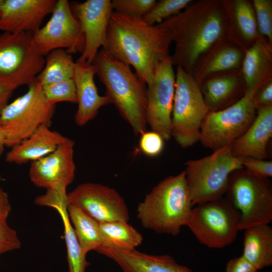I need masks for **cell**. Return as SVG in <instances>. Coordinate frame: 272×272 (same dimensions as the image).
<instances>
[{"instance_id":"6da1fadb","label":"cell","mask_w":272,"mask_h":272,"mask_svg":"<svg viewBox=\"0 0 272 272\" xmlns=\"http://www.w3.org/2000/svg\"><path fill=\"white\" fill-rule=\"evenodd\" d=\"M107 41L105 50L131 65L147 84L158 63L169 55L172 39L167 30L160 24L150 25L142 18L113 12L108 26Z\"/></svg>"},{"instance_id":"7a4b0ae2","label":"cell","mask_w":272,"mask_h":272,"mask_svg":"<svg viewBox=\"0 0 272 272\" xmlns=\"http://www.w3.org/2000/svg\"><path fill=\"white\" fill-rule=\"evenodd\" d=\"M160 24L175 43L174 53L170 56L173 65L188 73L223 32L221 11L218 2L213 1L200 2Z\"/></svg>"},{"instance_id":"3957f363","label":"cell","mask_w":272,"mask_h":272,"mask_svg":"<svg viewBox=\"0 0 272 272\" xmlns=\"http://www.w3.org/2000/svg\"><path fill=\"white\" fill-rule=\"evenodd\" d=\"M92 64L96 75L105 87V95L135 134L146 131V84L131 71L130 65L104 49L99 51Z\"/></svg>"},{"instance_id":"277c9868","label":"cell","mask_w":272,"mask_h":272,"mask_svg":"<svg viewBox=\"0 0 272 272\" xmlns=\"http://www.w3.org/2000/svg\"><path fill=\"white\" fill-rule=\"evenodd\" d=\"M184 171L164 179L140 202L137 217L157 233L177 236L186 226L192 209Z\"/></svg>"},{"instance_id":"5b68a950","label":"cell","mask_w":272,"mask_h":272,"mask_svg":"<svg viewBox=\"0 0 272 272\" xmlns=\"http://www.w3.org/2000/svg\"><path fill=\"white\" fill-rule=\"evenodd\" d=\"M185 165L184 171L192 206L223 198L231 174L243 169L242 158L233 154L232 144L202 158L189 160Z\"/></svg>"},{"instance_id":"8992f818","label":"cell","mask_w":272,"mask_h":272,"mask_svg":"<svg viewBox=\"0 0 272 272\" xmlns=\"http://www.w3.org/2000/svg\"><path fill=\"white\" fill-rule=\"evenodd\" d=\"M55 107L47 100L39 82L28 86L27 92L8 103L0 114L6 147L18 145L42 125L50 126Z\"/></svg>"},{"instance_id":"52a82bcc","label":"cell","mask_w":272,"mask_h":272,"mask_svg":"<svg viewBox=\"0 0 272 272\" xmlns=\"http://www.w3.org/2000/svg\"><path fill=\"white\" fill-rule=\"evenodd\" d=\"M209 110L196 80L177 66L171 115V137L182 148L199 141L202 123Z\"/></svg>"},{"instance_id":"ba28073f","label":"cell","mask_w":272,"mask_h":272,"mask_svg":"<svg viewBox=\"0 0 272 272\" xmlns=\"http://www.w3.org/2000/svg\"><path fill=\"white\" fill-rule=\"evenodd\" d=\"M227 198L240 214L239 230L269 224L272 220V188L268 178L257 177L245 169L230 176Z\"/></svg>"},{"instance_id":"9c48e42d","label":"cell","mask_w":272,"mask_h":272,"mask_svg":"<svg viewBox=\"0 0 272 272\" xmlns=\"http://www.w3.org/2000/svg\"><path fill=\"white\" fill-rule=\"evenodd\" d=\"M45 62L34 44L32 34L4 32L0 35V82L14 90L36 81Z\"/></svg>"},{"instance_id":"30bf717a","label":"cell","mask_w":272,"mask_h":272,"mask_svg":"<svg viewBox=\"0 0 272 272\" xmlns=\"http://www.w3.org/2000/svg\"><path fill=\"white\" fill-rule=\"evenodd\" d=\"M240 219V212L223 197L192 208L186 226L201 244L220 249L235 241Z\"/></svg>"},{"instance_id":"8fae6325","label":"cell","mask_w":272,"mask_h":272,"mask_svg":"<svg viewBox=\"0 0 272 272\" xmlns=\"http://www.w3.org/2000/svg\"><path fill=\"white\" fill-rule=\"evenodd\" d=\"M255 92L245 91L233 104L209 112L200 129L199 141L205 147L214 151L232 145L246 131L256 116Z\"/></svg>"},{"instance_id":"7c38bea8","label":"cell","mask_w":272,"mask_h":272,"mask_svg":"<svg viewBox=\"0 0 272 272\" xmlns=\"http://www.w3.org/2000/svg\"><path fill=\"white\" fill-rule=\"evenodd\" d=\"M47 23L32 34L38 50L44 55L57 49L72 54L83 52L85 37L67 0L56 1Z\"/></svg>"},{"instance_id":"4fadbf2b","label":"cell","mask_w":272,"mask_h":272,"mask_svg":"<svg viewBox=\"0 0 272 272\" xmlns=\"http://www.w3.org/2000/svg\"><path fill=\"white\" fill-rule=\"evenodd\" d=\"M173 66L170 55L164 58L147 84V123L165 141L171 137V115L175 89Z\"/></svg>"},{"instance_id":"5bb4252c","label":"cell","mask_w":272,"mask_h":272,"mask_svg":"<svg viewBox=\"0 0 272 272\" xmlns=\"http://www.w3.org/2000/svg\"><path fill=\"white\" fill-rule=\"evenodd\" d=\"M68 202L98 223L128 222V210L123 197L114 188L91 182L78 185L67 193Z\"/></svg>"},{"instance_id":"9a60e30c","label":"cell","mask_w":272,"mask_h":272,"mask_svg":"<svg viewBox=\"0 0 272 272\" xmlns=\"http://www.w3.org/2000/svg\"><path fill=\"white\" fill-rule=\"evenodd\" d=\"M71 6L85 37L84 50L77 60L92 63L100 47H107V29L114 12L111 1L87 0Z\"/></svg>"},{"instance_id":"2e32d148","label":"cell","mask_w":272,"mask_h":272,"mask_svg":"<svg viewBox=\"0 0 272 272\" xmlns=\"http://www.w3.org/2000/svg\"><path fill=\"white\" fill-rule=\"evenodd\" d=\"M75 142L70 139L46 156L31 163L29 176L35 186L66 193L75 177Z\"/></svg>"},{"instance_id":"e0dca14e","label":"cell","mask_w":272,"mask_h":272,"mask_svg":"<svg viewBox=\"0 0 272 272\" xmlns=\"http://www.w3.org/2000/svg\"><path fill=\"white\" fill-rule=\"evenodd\" d=\"M56 0H4L0 30L11 33L33 34L51 14Z\"/></svg>"},{"instance_id":"ac0fdd59","label":"cell","mask_w":272,"mask_h":272,"mask_svg":"<svg viewBox=\"0 0 272 272\" xmlns=\"http://www.w3.org/2000/svg\"><path fill=\"white\" fill-rule=\"evenodd\" d=\"M96 251L114 260L123 272H194L167 254L151 255L135 249L121 250L105 244Z\"/></svg>"},{"instance_id":"d6986e66","label":"cell","mask_w":272,"mask_h":272,"mask_svg":"<svg viewBox=\"0 0 272 272\" xmlns=\"http://www.w3.org/2000/svg\"><path fill=\"white\" fill-rule=\"evenodd\" d=\"M95 68L92 63L77 60L73 80L77 95L78 109L75 122L80 126L85 125L98 114L102 106L112 104L107 96H100L94 81Z\"/></svg>"},{"instance_id":"ffe728a7","label":"cell","mask_w":272,"mask_h":272,"mask_svg":"<svg viewBox=\"0 0 272 272\" xmlns=\"http://www.w3.org/2000/svg\"><path fill=\"white\" fill-rule=\"evenodd\" d=\"M255 117L246 131L232 144L234 156L266 160L272 137V105L256 109Z\"/></svg>"},{"instance_id":"44dd1931","label":"cell","mask_w":272,"mask_h":272,"mask_svg":"<svg viewBox=\"0 0 272 272\" xmlns=\"http://www.w3.org/2000/svg\"><path fill=\"white\" fill-rule=\"evenodd\" d=\"M70 139L51 130L49 126L42 125L26 139L11 148L5 160L17 165L31 163L51 153Z\"/></svg>"},{"instance_id":"7402d4cb","label":"cell","mask_w":272,"mask_h":272,"mask_svg":"<svg viewBox=\"0 0 272 272\" xmlns=\"http://www.w3.org/2000/svg\"><path fill=\"white\" fill-rule=\"evenodd\" d=\"M241 255L258 270L272 265V228L269 224L251 226L244 230Z\"/></svg>"},{"instance_id":"603a6c76","label":"cell","mask_w":272,"mask_h":272,"mask_svg":"<svg viewBox=\"0 0 272 272\" xmlns=\"http://www.w3.org/2000/svg\"><path fill=\"white\" fill-rule=\"evenodd\" d=\"M67 197L55 195L49 201L48 206L55 209L60 215L64 227V238L67 251L69 272H85L90 263L82 251L67 211Z\"/></svg>"},{"instance_id":"cb8c5ba5","label":"cell","mask_w":272,"mask_h":272,"mask_svg":"<svg viewBox=\"0 0 272 272\" xmlns=\"http://www.w3.org/2000/svg\"><path fill=\"white\" fill-rule=\"evenodd\" d=\"M270 62L269 46L262 40L256 41L247 51L243 61L246 91L256 92L262 85Z\"/></svg>"},{"instance_id":"d4e9b609","label":"cell","mask_w":272,"mask_h":272,"mask_svg":"<svg viewBox=\"0 0 272 272\" xmlns=\"http://www.w3.org/2000/svg\"><path fill=\"white\" fill-rule=\"evenodd\" d=\"M67 211L82 251L86 254L96 251L102 243L99 223L69 202Z\"/></svg>"},{"instance_id":"484cf974","label":"cell","mask_w":272,"mask_h":272,"mask_svg":"<svg viewBox=\"0 0 272 272\" xmlns=\"http://www.w3.org/2000/svg\"><path fill=\"white\" fill-rule=\"evenodd\" d=\"M102 244L121 250H131L140 245L142 234L128 222L113 221L99 223Z\"/></svg>"},{"instance_id":"4316f807","label":"cell","mask_w":272,"mask_h":272,"mask_svg":"<svg viewBox=\"0 0 272 272\" xmlns=\"http://www.w3.org/2000/svg\"><path fill=\"white\" fill-rule=\"evenodd\" d=\"M46 55L44 66L36 78L42 86L73 79L75 62L71 54L57 49Z\"/></svg>"},{"instance_id":"83f0119b","label":"cell","mask_w":272,"mask_h":272,"mask_svg":"<svg viewBox=\"0 0 272 272\" xmlns=\"http://www.w3.org/2000/svg\"><path fill=\"white\" fill-rule=\"evenodd\" d=\"M238 79L234 76L222 77L208 80L201 89L209 111L221 109L235 94Z\"/></svg>"},{"instance_id":"f1b7e54d","label":"cell","mask_w":272,"mask_h":272,"mask_svg":"<svg viewBox=\"0 0 272 272\" xmlns=\"http://www.w3.org/2000/svg\"><path fill=\"white\" fill-rule=\"evenodd\" d=\"M235 16L238 27L247 40L253 39L257 34V25L255 12L249 3L237 0L234 3Z\"/></svg>"},{"instance_id":"f546056e","label":"cell","mask_w":272,"mask_h":272,"mask_svg":"<svg viewBox=\"0 0 272 272\" xmlns=\"http://www.w3.org/2000/svg\"><path fill=\"white\" fill-rule=\"evenodd\" d=\"M241 51L233 47H226L220 51L205 65L201 76L231 70L237 67L241 62Z\"/></svg>"},{"instance_id":"4dcf8cb0","label":"cell","mask_w":272,"mask_h":272,"mask_svg":"<svg viewBox=\"0 0 272 272\" xmlns=\"http://www.w3.org/2000/svg\"><path fill=\"white\" fill-rule=\"evenodd\" d=\"M191 0H161L156 2L153 7L143 17L150 25L162 22L163 20L179 14L191 3Z\"/></svg>"},{"instance_id":"1f68e13d","label":"cell","mask_w":272,"mask_h":272,"mask_svg":"<svg viewBox=\"0 0 272 272\" xmlns=\"http://www.w3.org/2000/svg\"><path fill=\"white\" fill-rule=\"evenodd\" d=\"M45 97L50 102L77 103L76 85L73 79L42 86Z\"/></svg>"},{"instance_id":"d6a6232c","label":"cell","mask_w":272,"mask_h":272,"mask_svg":"<svg viewBox=\"0 0 272 272\" xmlns=\"http://www.w3.org/2000/svg\"><path fill=\"white\" fill-rule=\"evenodd\" d=\"M155 0H112L114 12L130 17L142 18L155 5Z\"/></svg>"},{"instance_id":"836d02e7","label":"cell","mask_w":272,"mask_h":272,"mask_svg":"<svg viewBox=\"0 0 272 272\" xmlns=\"http://www.w3.org/2000/svg\"><path fill=\"white\" fill-rule=\"evenodd\" d=\"M253 5L259 31L272 42V2L270 0H254Z\"/></svg>"},{"instance_id":"e575fe53","label":"cell","mask_w":272,"mask_h":272,"mask_svg":"<svg viewBox=\"0 0 272 272\" xmlns=\"http://www.w3.org/2000/svg\"><path fill=\"white\" fill-rule=\"evenodd\" d=\"M139 142L141 151L146 156L154 157L162 152L164 140L158 133L153 130L141 134Z\"/></svg>"},{"instance_id":"d590c367","label":"cell","mask_w":272,"mask_h":272,"mask_svg":"<svg viewBox=\"0 0 272 272\" xmlns=\"http://www.w3.org/2000/svg\"><path fill=\"white\" fill-rule=\"evenodd\" d=\"M21 245L16 231L9 226L7 220H0V255L19 249Z\"/></svg>"},{"instance_id":"8d00e7d4","label":"cell","mask_w":272,"mask_h":272,"mask_svg":"<svg viewBox=\"0 0 272 272\" xmlns=\"http://www.w3.org/2000/svg\"><path fill=\"white\" fill-rule=\"evenodd\" d=\"M243 167L250 173L260 178L272 176V161L252 158H242Z\"/></svg>"},{"instance_id":"74e56055","label":"cell","mask_w":272,"mask_h":272,"mask_svg":"<svg viewBox=\"0 0 272 272\" xmlns=\"http://www.w3.org/2000/svg\"><path fill=\"white\" fill-rule=\"evenodd\" d=\"M253 101L258 107L272 105V82L269 81L262 85L255 92Z\"/></svg>"},{"instance_id":"f35d334b","label":"cell","mask_w":272,"mask_h":272,"mask_svg":"<svg viewBox=\"0 0 272 272\" xmlns=\"http://www.w3.org/2000/svg\"><path fill=\"white\" fill-rule=\"evenodd\" d=\"M258 270L242 256L229 260L225 267V272H257Z\"/></svg>"},{"instance_id":"ab89813d","label":"cell","mask_w":272,"mask_h":272,"mask_svg":"<svg viewBox=\"0 0 272 272\" xmlns=\"http://www.w3.org/2000/svg\"><path fill=\"white\" fill-rule=\"evenodd\" d=\"M2 179L0 175V182ZM11 210L8 195L0 186V220H7Z\"/></svg>"},{"instance_id":"60d3db41","label":"cell","mask_w":272,"mask_h":272,"mask_svg":"<svg viewBox=\"0 0 272 272\" xmlns=\"http://www.w3.org/2000/svg\"><path fill=\"white\" fill-rule=\"evenodd\" d=\"M13 91L14 90L8 85L0 82V114L8 104L9 100Z\"/></svg>"},{"instance_id":"b9f144b4","label":"cell","mask_w":272,"mask_h":272,"mask_svg":"<svg viewBox=\"0 0 272 272\" xmlns=\"http://www.w3.org/2000/svg\"><path fill=\"white\" fill-rule=\"evenodd\" d=\"M6 145V137L4 132L0 125V157L3 155Z\"/></svg>"},{"instance_id":"7bdbcfd3","label":"cell","mask_w":272,"mask_h":272,"mask_svg":"<svg viewBox=\"0 0 272 272\" xmlns=\"http://www.w3.org/2000/svg\"><path fill=\"white\" fill-rule=\"evenodd\" d=\"M4 0H0V19L2 16V8Z\"/></svg>"}]
</instances>
